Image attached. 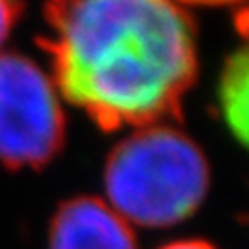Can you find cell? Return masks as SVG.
<instances>
[{
	"instance_id": "4",
	"label": "cell",
	"mask_w": 249,
	"mask_h": 249,
	"mask_svg": "<svg viewBox=\"0 0 249 249\" xmlns=\"http://www.w3.org/2000/svg\"><path fill=\"white\" fill-rule=\"evenodd\" d=\"M48 249H139L133 229L100 197L79 196L56 208Z\"/></svg>"
},
{
	"instance_id": "5",
	"label": "cell",
	"mask_w": 249,
	"mask_h": 249,
	"mask_svg": "<svg viewBox=\"0 0 249 249\" xmlns=\"http://www.w3.org/2000/svg\"><path fill=\"white\" fill-rule=\"evenodd\" d=\"M218 96L229 129L249 147V42L237 48L224 62Z\"/></svg>"
},
{
	"instance_id": "2",
	"label": "cell",
	"mask_w": 249,
	"mask_h": 249,
	"mask_svg": "<svg viewBox=\"0 0 249 249\" xmlns=\"http://www.w3.org/2000/svg\"><path fill=\"white\" fill-rule=\"evenodd\" d=\"M108 206L127 222L164 229L187 220L204 204L210 164L193 139L168 123L135 129L104 164Z\"/></svg>"
},
{
	"instance_id": "7",
	"label": "cell",
	"mask_w": 249,
	"mask_h": 249,
	"mask_svg": "<svg viewBox=\"0 0 249 249\" xmlns=\"http://www.w3.org/2000/svg\"><path fill=\"white\" fill-rule=\"evenodd\" d=\"M160 249H218V247L201 239H183V241H173L168 245H162Z\"/></svg>"
},
{
	"instance_id": "1",
	"label": "cell",
	"mask_w": 249,
	"mask_h": 249,
	"mask_svg": "<svg viewBox=\"0 0 249 249\" xmlns=\"http://www.w3.org/2000/svg\"><path fill=\"white\" fill-rule=\"evenodd\" d=\"M37 44L60 93L104 131L181 121L196 25L175 0H46Z\"/></svg>"
},
{
	"instance_id": "6",
	"label": "cell",
	"mask_w": 249,
	"mask_h": 249,
	"mask_svg": "<svg viewBox=\"0 0 249 249\" xmlns=\"http://www.w3.org/2000/svg\"><path fill=\"white\" fill-rule=\"evenodd\" d=\"M23 15V2L21 0H0V46L9 37L13 27Z\"/></svg>"
},
{
	"instance_id": "8",
	"label": "cell",
	"mask_w": 249,
	"mask_h": 249,
	"mask_svg": "<svg viewBox=\"0 0 249 249\" xmlns=\"http://www.w3.org/2000/svg\"><path fill=\"white\" fill-rule=\"evenodd\" d=\"M177 4H193V6H229V4H239L243 0H175Z\"/></svg>"
},
{
	"instance_id": "3",
	"label": "cell",
	"mask_w": 249,
	"mask_h": 249,
	"mask_svg": "<svg viewBox=\"0 0 249 249\" xmlns=\"http://www.w3.org/2000/svg\"><path fill=\"white\" fill-rule=\"evenodd\" d=\"M65 139L54 81L25 54L0 52V164L40 170L62 152Z\"/></svg>"
}]
</instances>
